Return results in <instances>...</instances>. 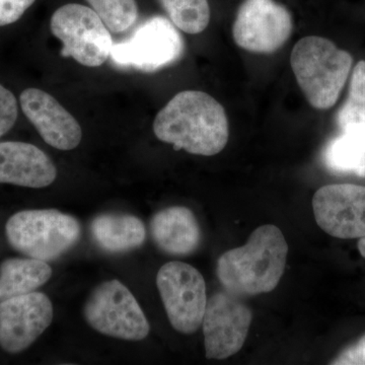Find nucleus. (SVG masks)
<instances>
[{"mask_svg":"<svg viewBox=\"0 0 365 365\" xmlns=\"http://www.w3.org/2000/svg\"><path fill=\"white\" fill-rule=\"evenodd\" d=\"M153 132L176 150L204 157L222 151L230 137L225 108L215 98L199 91L177 93L158 113Z\"/></svg>","mask_w":365,"mask_h":365,"instance_id":"nucleus-1","label":"nucleus"},{"mask_svg":"<svg viewBox=\"0 0 365 365\" xmlns=\"http://www.w3.org/2000/svg\"><path fill=\"white\" fill-rule=\"evenodd\" d=\"M287 255V242L279 228L261 225L246 245L220 257L216 274L225 289L237 297L268 294L279 284Z\"/></svg>","mask_w":365,"mask_h":365,"instance_id":"nucleus-2","label":"nucleus"},{"mask_svg":"<svg viewBox=\"0 0 365 365\" xmlns=\"http://www.w3.org/2000/svg\"><path fill=\"white\" fill-rule=\"evenodd\" d=\"M290 63L309 104L328 110L337 103L349 78L353 57L332 41L307 36L295 44Z\"/></svg>","mask_w":365,"mask_h":365,"instance_id":"nucleus-3","label":"nucleus"},{"mask_svg":"<svg viewBox=\"0 0 365 365\" xmlns=\"http://www.w3.org/2000/svg\"><path fill=\"white\" fill-rule=\"evenodd\" d=\"M11 248L29 258L56 260L78 244L81 225L56 209H31L11 216L6 225Z\"/></svg>","mask_w":365,"mask_h":365,"instance_id":"nucleus-4","label":"nucleus"},{"mask_svg":"<svg viewBox=\"0 0 365 365\" xmlns=\"http://www.w3.org/2000/svg\"><path fill=\"white\" fill-rule=\"evenodd\" d=\"M51 32L61 41V55L81 66L98 67L111 57V32L91 7L68 4L59 7L50 21Z\"/></svg>","mask_w":365,"mask_h":365,"instance_id":"nucleus-5","label":"nucleus"},{"mask_svg":"<svg viewBox=\"0 0 365 365\" xmlns=\"http://www.w3.org/2000/svg\"><path fill=\"white\" fill-rule=\"evenodd\" d=\"M83 316L93 330L116 339L141 341L150 331L135 297L116 279L104 281L93 290L83 307Z\"/></svg>","mask_w":365,"mask_h":365,"instance_id":"nucleus-6","label":"nucleus"},{"mask_svg":"<svg viewBox=\"0 0 365 365\" xmlns=\"http://www.w3.org/2000/svg\"><path fill=\"white\" fill-rule=\"evenodd\" d=\"M157 287L173 328L185 335L197 332L208 300L202 274L189 264L169 262L158 270Z\"/></svg>","mask_w":365,"mask_h":365,"instance_id":"nucleus-7","label":"nucleus"},{"mask_svg":"<svg viewBox=\"0 0 365 365\" xmlns=\"http://www.w3.org/2000/svg\"><path fill=\"white\" fill-rule=\"evenodd\" d=\"M184 49L174 24L157 16L141 24L128 39L113 45L111 58L119 66L153 72L175 63Z\"/></svg>","mask_w":365,"mask_h":365,"instance_id":"nucleus-8","label":"nucleus"},{"mask_svg":"<svg viewBox=\"0 0 365 365\" xmlns=\"http://www.w3.org/2000/svg\"><path fill=\"white\" fill-rule=\"evenodd\" d=\"M253 314L242 297L227 290L207 300L202 326L207 359L222 360L240 351L248 337Z\"/></svg>","mask_w":365,"mask_h":365,"instance_id":"nucleus-9","label":"nucleus"},{"mask_svg":"<svg viewBox=\"0 0 365 365\" xmlns=\"http://www.w3.org/2000/svg\"><path fill=\"white\" fill-rule=\"evenodd\" d=\"M294 30L292 14L274 0H244L237 11L232 37L242 49L271 54L287 43Z\"/></svg>","mask_w":365,"mask_h":365,"instance_id":"nucleus-10","label":"nucleus"},{"mask_svg":"<svg viewBox=\"0 0 365 365\" xmlns=\"http://www.w3.org/2000/svg\"><path fill=\"white\" fill-rule=\"evenodd\" d=\"M54 309L42 292L0 302V347L9 354L25 351L51 325Z\"/></svg>","mask_w":365,"mask_h":365,"instance_id":"nucleus-11","label":"nucleus"},{"mask_svg":"<svg viewBox=\"0 0 365 365\" xmlns=\"http://www.w3.org/2000/svg\"><path fill=\"white\" fill-rule=\"evenodd\" d=\"M313 210L327 234L342 240L365 237V186L326 185L314 193Z\"/></svg>","mask_w":365,"mask_h":365,"instance_id":"nucleus-12","label":"nucleus"},{"mask_svg":"<svg viewBox=\"0 0 365 365\" xmlns=\"http://www.w3.org/2000/svg\"><path fill=\"white\" fill-rule=\"evenodd\" d=\"M21 110L46 143L59 150L78 148L83 138L81 125L50 93L26 88L21 93Z\"/></svg>","mask_w":365,"mask_h":365,"instance_id":"nucleus-13","label":"nucleus"},{"mask_svg":"<svg viewBox=\"0 0 365 365\" xmlns=\"http://www.w3.org/2000/svg\"><path fill=\"white\" fill-rule=\"evenodd\" d=\"M56 178L54 163L37 146L21 141L0 143V184L41 189Z\"/></svg>","mask_w":365,"mask_h":365,"instance_id":"nucleus-14","label":"nucleus"},{"mask_svg":"<svg viewBox=\"0 0 365 365\" xmlns=\"http://www.w3.org/2000/svg\"><path fill=\"white\" fill-rule=\"evenodd\" d=\"M153 242L172 256H188L198 249L201 228L191 209L172 206L158 211L150 220Z\"/></svg>","mask_w":365,"mask_h":365,"instance_id":"nucleus-15","label":"nucleus"},{"mask_svg":"<svg viewBox=\"0 0 365 365\" xmlns=\"http://www.w3.org/2000/svg\"><path fill=\"white\" fill-rule=\"evenodd\" d=\"M91 232L98 248L109 254L140 248L146 239L143 222L136 216L123 213L98 215L91 222Z\"/></svg>","mask_w":365,"mask_h":365,"instance_id":"nucleus-16","label":"nucleus"},{"mask_svg":"<svg viewBox=\"0 0 365 365\" xmlns=\"http://www.w3.org/2000/svg\"><path fill=\"white\" fill-rule=\"evenodd\" d=\"M53 270L48 262L33 258H9L0 264V302L31 294L46 284Z\"/></svg>","mask_w":365,"mask_h":365,"instance_id":"nucleus-17","label":"nucleus"},{"mask_svg":"<svg viewBox=\"0 0 365 365\" xmlns=\"http://www.w3.org/2000/svg\"><path fill=\"white\" fill-rule=\"evenodd\" d=\"M324 162L333 172L365 178V131L342 132L327 145Z\"/></svg>","mask_w":365,"mask_h":365,"instance_id":"nucleus-18","label":"nucleus"},{"mask_svg":"<svg viewBox=\"0 0 365 365\" xmlns=\"http://www.w3.org/2000/svg\"><path fill=\"white\" fill-rule=\"evenodd\" d=\"M337 124L342 132L365 131V61L353 69L349 93L337 114Z\"/></svg>","mask_w":365,"mask_h":365,"instance_id":"nucleus-19","label":"nucleus"},{"mask_svg":"<svg viewBox=\"0 0 365 365\" xmlns=\"http://www.w3.org/2000/svg\"><path fill=\"white\" fill-rule=\"evenodd\" d=\"M170 21L182 32L202 33L210 21L208 0H160Z\"/></svg>","mask_w":365,"mask_h":365,"instance_id":"nucleus-20","label":"nucleus"},{"mask_svg":"<svg viewBox=\"0 0 365 365\" xmlns=\"http://www.w3.org/2000/svg\"><path fill=\"white\" fill-rule=\"evenodd\" d=\"M110 32L123 33L138 19L136 0H86Z\"/></svg>","mask_w":365,"mask_h":365,"instance_id":"nucleus-21","label":"nucleus"},{"mask_svg":"<svg viewBox=\"0 0 365 365\" xmlns=\"http://www.w3.org/2000/svg\"><path fill=\"white\" fill-rule=\"evenodd\" d=\"M18 114V102L14 93L0 85V137L13 128Z\"/></svg>","mask_w":365,"mask_h":365,"instance_id":"nucleus-22","label":"nucleus"},{"mask_svg":"<svg viewBox=\"0 0 365 365\" xmlns=\"http://www.w3.org/2000/svg\"><path fill=\"white\" fill-rule=\"evenodd\" d=\"M36 0H0V26L20 20Z\"/></svg>","mask_w":365,"mask_h":365,"instance_id":"nucleus-23","label":"nucleus"},{"mask_svg":"<svg viewBox=\"0 0 365 365\" xmlns=\"http://www.w3.org/2000/svg\"><path fill=\"white\" fill-rule=\"evenodd\" d=\"M334 365H365V334L348 346L330 362Z\"/></svg>","mask_w":365,"mask_h":365,"instance_id":"nucleus-24","label":"nucleus"},{"mask_svg":"<svg viewBox=\"0 0 365 365\" xmlns=\"http://www.w3.org/2000/svg\"><path fill=\"white\" fill-rule=\"evenodd\" d=\"M357 247H359V253L361 254V256L365 259V237L359 239Z\"/></svg>","mask_w":365,"mask_h":365,"instance_id":"nucleus-25","label":"nucleus"}]
</instances>
